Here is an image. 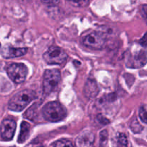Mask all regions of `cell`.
<instances>
[{
    "mask_svg": "<svg viewBox=\"0 0 147 147\" xmlns=\"http://www.w3.org/2000/svg\"><path fill=\"white\" fill-rule=\"evenodd\" d=\"M37 98L34 91L29 89L21 90L11 97L9 101L8 107L13 111H22L27 105Z\"/></svg>",
    "mask_w": 147,
    "mask_h": 147,
    "instance_id": "obj_1",
    "label": "cell"
},
{
    "mask_svg": "<svg viewBox=\"0 0 147 147\" xmlns=\"http://www.w3.org/2000/svg\"><path fill=\"white\" fill-rule=\"evenodd\" d=\"M43 116L50 122H58L67 116V111L63 106L56 101L49 102L42 109Z\"/></svg>",
    "mask_w": 147,
    "mask_h": 147,
    "instance_id": "obj_2",
    "label": "cell"
},
{
    "mask_svg": "<svg viewBox=\"0 0 147 147\" xmlns=\"http://www.w3.org/2000/svg\"><path fill=\"white\" fill-rule=\"evenodd\" d=\"M61 80L60 72L56 69L46 70L43 77V90L45 94H50L57 88Z\"/></svg>",
    "mask_w": 147,
    "mask_h": 147,
    "instance_id": "obj_3",
    "label": "cell"
},
{
    "mask_svg": "<svg viewBox=\"0 0 147 147\" xmlns=\"http://www.w3.org/2000/svg\"><path fill=\"white\" fill-rule=\"evenodd\" d=\"M67 53L57 46L50 47L43 55L45 61L49 65H63L67 60Z\"/></svg>",
    "mask_w": 147,
    "mask_h": 147,
    "instance_id": "obj_4",
    "label": "cell"
},
{
    "mask_svg": "<svg viewBox=\"0 0 147 147\" xmlns=\"http://www.w3.org/2000/svg\"><path fill=\"white\" fill-rule=\"evenodd\" d=\"M6 71L9 78L15 83H22L27 78V66L23 63H11L6 67Z\"/></svg>",
    "mask_w": 147,
    "mask_h": 147,
    "instance_id": "obj_5",
    "label": "cell"
},
{
    "mask_svg": "<svg viewBox=\"0 0 147 147\" xmlns=\"http://www.w3.org/2000/svg\"><path fill=\"white\" fill-rule=\"evenodd\" d=\"M106 37L103 33L100 32H93L83 38V43L86 47L93 50L103 48L106 43Z\"/></svg>",
    "mask_w": 147,
    "mask_h": 147,
    "instance_id": "obj_6",
    "label": "cell"
},
{
    "mask_svg": "<svg viewBox=\"0 0 147 147\" xmlns=\"http://www.w3.org/2000/svg\"><path fill=\"white\" fill-rule=\"evenodd\" d=\"M17 123L13 119H5L0 126V135L4 141H10L13 139L15 133Z\"/></svg>",
    "mask_w": 147,
    "mask_h": 147,
    "instance_id": "obj_7",
    "label": "cell"
},
{
    "mask_svg": "<svg viewBox=\"0 0 147 147\" xmlns=\"http://www.w3.org/2000/svg\"><path fill=\"white\" fill-rule=\"evenodd\" d=\"M147 63V53L144 50L138 52L129 58L127 66L131 68H139Z\"/></svg>",
    "mask_w": 147,
    "mask_h": 147,
    "instance_id": "obj_8",
    "label": "cell"
},
{
    "mask_svg": "<svg viewBox=\"0 0 147 147\" xmlns=\"http://www.w3.org/2000/svg\"><path fill=\"white\" fill-rule=\"evenodd\" d=\"M95 136L92 132H82L77 137L75 147H95Z\"/></svg>",
    "mask_w": 147,
    "mask_h": 147,
    "instance_id": "obj_9",
    "label": "cell"
},
{
    "mask_svg": "<svg viewBox=\"0 0 147 147\" xmlns=\"http://www.w3.org/2000/svg\"><path fill=\"white\" fill-rule=\"evenodd\" d=\"M27 53V49L25 47L16 48L11 45H7L1 50V55L4 58H14L24 55Z\"/></svg>",
    "mask_w": 147,
    "mask_h": 147,
    "instance_id": "obj_10",
    "label": "cell"
},
{
    "mask_svg": "<svg viewBox=\"0 0 147 147\" xmlns=\"http://www.w3.org/2000/svg\"><path fill=\"white\" fill-rule=\"evenodd\" d=\"M98 92L99 88L96 80L93 79H88L84 87V94L86 98L89 99L94 98L98 96Z\"/></svg>",
    "mask_w": 147,
    "mask_h": 147,
    "instance_id": "obj_11",
    "label": "cell"
},
{
    "mask_svg": "<svg viewBox=\"0 0 147 147\" xmlns=\"http://www.w3.org/2000/svg\"><path fill=\"white\" fill-rule=\"evenodd\" d=\"M30 129H31V126L27 122L23 121L21 123L20 132L17 139L19 144L24 143L27 141V139H28L30 134Z\"/></svg>",
    "mask_w": 147,
    "mask_h": 147,
    "instance_id": "obj_12",
    "label": "cell"
},
{
    "mask_svg": "<svg viewBox=\"0 0 147 147\" xmlns=\"http://www.w3.org/2000/svg\"><path fill=\"white\" fill-rule=\"evenodd\" d=\"M113 145L114 147H131L127 136L123 133H119L113 141Z\"/></svg>",
    "mask_w": 147,
    "mask_h": 147,
    "instance_id": "obj_13",
    "label": "cell"
},
{
    "mask_svg": "<svg viewBox=\"0 0 147 147\" xmlns=\"http://www.w3.org/2000/svg\"><path fill=\"white\" fill-rule=\"evenodd\" d=\"M108 137L109 134L106 130H103L100 133L99 147H108Z\"/></svg>",
    "mask_w": 147,
    "mask_h": 147,
    "instance_id": "obj_14",
    "label": "cell"
},
{
    "mask_svg": "<svg viewBox=\"0 0 147 147\" xmlns=\"http://www.w3.org/2000/svg\"><path fill=\"white\" fill-rule=\"evenodd\" d=\"M54 147H75V146L70 140L63 139L57 141L55 143Z\"/></svg>",
    "mask_w": 147,
    "mask_h": 147,
    "instance_id": "obj_15",
    "label": "cell"
},
{
    "mask_svg": "<svg viewBox=\"0 0 147 147\" xmlns=\"http://www.w3.org/2000/svg\"><path fill=\"white\" fill-rule=\"evenodd\" d=\"M131 130L134 133H139V132H140L143 129V128L139 124L137 120H134V121H132L131 125Z\"/></svg>",
    "mask_w": 147,
    "mask_h": 147,
    "instance_id": "obj_16",
    "label": "cell"
},
{
    "mask_svg": "<svg viewBox=\"0 0 147 147\" xmlns=\"http://www.w3.org/2000/svg\"><path fill=\"white\" fill-rule=\"evenodd\" d=\"M139 117H140L141 120L144 122V123H147V111L146 109L144 107H141L139 109Z\"/></svg>",
    "mask_w": 147,
    "mask_h": 147,
    "instance_id": "obj_17",
    "label": "cell"
},
{
    "mask_svg": "<svg viewBox=\"0 0 147 147\" xmlns=\"http://www.w3.org/2000/svg\"><path fill=\"white\" fill-rule=\"evenodd\" d=\"M141 13H142L144 20L147 24V4H144V5L142 6V9H141Z\"/></svg>",
    "mask_w": 147,
    "mask_h": 147,
    "instance_id": "obj_18",
    "label": "cell"
},
{
    "mask_svg": "<svg viewBox=\"0 0 147 147\" xmlns=\"http://www.w3.org/2000/svg\"><path fill=\"white\" fill-rule=\"evenodd\" d=\"M73 4H75L77 7H86L88 4H89V1H70Z\"/></svg>",
    "mask_w": 147,
    "mask_h": 147,
    "instance_id": "obj_19",
    "label": "cell"
},
{
    "mask_svg": "<svg viewBox=\"0 0 147 147\" xmlns=\"http://www.w3.org/2000/svg\"><path fill=\"white\" fill-rule=\"evenodd\" d=\"M139 44L143 47H147V32L142 39L139 40Z\"/></svg>",
    "mask_w": 147,
    "mask_h": 147,
    "instance_id": "obj_20",
    "label": "cell"
},
{
    "mask_svg": "<svg viewBox=\"0 0 147 147\" xmlns=\"http://www.w3.org/2000/svg\"><path fill=\"white\" fill-rule=\"evenodd\" d=\"M43 3H45V4H53V3H54V4H57V3H58L59 1H42Z\"/></svg>",
    "mask_w": 147,
    "mask_h": 147,
    "instance_id": "obj_21",
    "label": "cell"
},
{
    "mask_svg": "<svg viewBox=\"0 0 147 147\" xmlns=\"http://www.w3.org/2000/svg\"><path fill=\"white\" fill-rule=\"evenodd\" d=\"M0 48H1V44H0Z\"/></svg>",
    "mask_w": 147,
    "mask_h": 147,
    "instance_id": "obj_22",
    "label": "cell"
},
{
    "mask_svg": "<svg viewBox=\"0 0 147 147\" xmlns=\"http://www.w3.org/2000/svg\"><path fill=\"white\" fill-rule=\"evenodd\" d=\"M40 147H42V146H40Z\"/></svg>",
    "mask_w": 147,
    "mask_h": 147,
    "instance_id": "obj_23",
    "label": "cell"
}]
</instances>
